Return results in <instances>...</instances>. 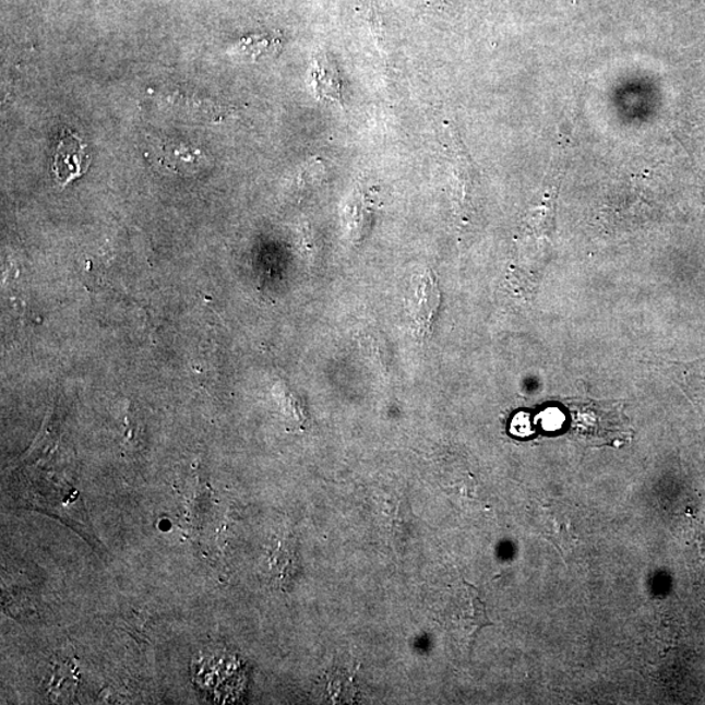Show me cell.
<instances>
[{
  "instance_id": "obj_5",
  "label": "cell",
  "mask_w": 705,
  "mask_h": 705,
  "mask_svg": "<svg viewBox=\"0 0 705 705\" xmlns=\"http://www.w3.org/2000/svg\"><path fill=\"white\" fill-rule=\"evenodd\" d=\"M278 49H280V43H278L277 38H272L270 36H252L242 39V41L238 44L236 50L241 56L259 61V59L276 55Z\"/></svg>"
},
{
  "instance_id": "obj_3",
  "label": "cell",
  "mask_w": 705,
  "mask_h": 705,
  "mask_svg": "<svg viewBox=\"0 0 705 705\" xmlns=\"http://www.w3.org/2000/svg\"><path fill=\"white\" fill-rule=\"evenodd\" d=\"M451 621L462 633L470 637L471 642L475 641L482 628L491 624L485 605L470 584L464 583L461 601L452 610Z\"/></svg>"
},
{
  "instance_id": "obj_2",
  "label": "cell",
  "mask_w": 705,
  "mask_h": 705,
  "mask_svg": "<svg viewBox=\"0 0 705 705\" xmlns=\"http://www.w3.org/2000/svg\"><path fill=\"white\" fill-rule=\"evenodd\" d=\"M89 165L88 145L72 131L64 130L51 164V171L57 183L68 186L73 179L84 176L89 169Z\"/></svg>"
},
{
  "instance_id": "obj_4",
  "label": "cell",
  "mask_w": 705,
  "mask_h": 705,
  "mask_svg": "<svg viewBox=\"0 0 705 705\" xmlns=\"http://www.w3.org/2000/svg\"><path fill=\"white\" fill-rule=\"evenodd\" d=\"M312 83L315 95L323 101L342 103V80L328 57L319 56L312 64Z\"/></svg>"
},
{
  "instance_id": "obj_1",
  "label": "cell",
  "mask_w": 705,
  "mask_h": 705,
  "mask_svg": "<svg viewBox=\"0 0 705 705\" xmlns=\"http://www.w3.org/2000/svg\"><path fill=\"white\" fill-rule=\"evenodd\" d=\"M441 302V289L432 271L430 268L417 271L410 278L405 303L417 335L421 338L431 335Z\"/></svg>"
}]
</instances>
